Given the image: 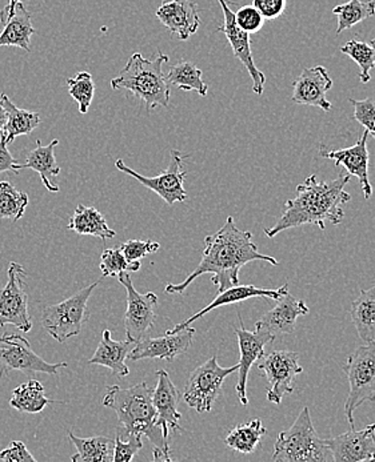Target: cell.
I'll list each match as a JSON object with an SVG mask.
<instances>
[{
	"mask_svg": "<svg viewBox=\"0 0 375 462\" xmlns=\"http://www.w3.org/2000/svg\"><path fill=\"white\" fill-rule=\"evenodd\" d=\"M16 165H18V162L11 155L7 148V143H5V137H3L0 140V173L7 172V171L18 173L16 172Z\"/></svg>",
	"mask_w": 375,
	"mask_h": 462,
	"instance_id": "45",
	"label": "cell"
},
{
	"mask_svg": "<svg viewBox=\"0 0 375 462\" xmlns=\"http://www.w3.org/2000/svg\"><path fill=\"white\" fill-rule=\"evenodd\" d=\"M370 44L371 46H373V49L375 50V39H373V41L370 42Z\"/></svg>",
	"mask_w": 375,
	"mask_h": 462,
	"instance_id": "48",
	"label": "cell"
},
{
	"mask_svg": "<svg viewBox=\"0 0 375 462\" xmlns=\"http://www.w3.org/2000/svg\"><path fill=\"white\" fill-rule=\"evenodd\" d=\"M368 131H363L362 136L358 139L354 145L342 150H327L326 145L322 144L319 148L322 158L330 159L334 162L337 167L342 165L346 168L350 176H355L360 180L365 199H370L373 195L370 178H369V151H368Z\"/></svg>",
	"mask_w": 375,
	"mask_h": 462,
	"instance_id": "18",
	"label": "cell"
},
{
	"mask_svg": "<svg viewBox=\"0 0 375 462\" xmlns=\"http://www.w3.org/2000/svg\"><path fill=\"white\" fill-rule=\"evenodd\" d=\"M237 371L238 364L230 368H223L218 364L217 356L209 358L190 374L189 381L184 386V402L190 408L195 409L198 413L211 411L222 392L223 383Z\"/></svg>",
	"mask_w": 375,
	"mask_h": 462,
	"instance_id": "8",
	"label": "cell"
},
{
	"mask_svg": "<svg viewBox=\"0 0 375 462\" xmlns=\"http://www.w3.org/2000/svg\"><path fill=\"white\" fill-rule=\"evenodd\" d=\"M298 361V352L291 351H274L260 358L258 368L270 383L268 402L279 405L285 396L293 393L294 381L304 372Z\"/></svg>",
	"mask_w": 375,
	"mask_h": 462,
	"instance_id": "13",
	"label": "cell"
},
{
	"mask_svg": "<svg viewBox=\"0 0 375 462\" xmlns=\"http://www.w3.org/2000/svg\"><path fill=\"white\" fill-rule=\"evenodd\" d=\"M67 86H69L70 97L80 106V114H87L95 95V84L92 75L87 71L78 72L75 77L67 79Z\"/></svg>",
	"mask_w": 375,
	"mask_h": 462,
	"instance_id": "37",
	"label": "cell"
},
{
	"mask_svg": "<svg viewBox=\"0 0 375 462\" xmlns=\"http://www.w3.org/2000/svg\"><path fill=\"white\" fill-rule=\"evenodd\" d=\"M166 79L182 91H195L201 97H206L209 92V86L202 79V71L192 61H179L170 69Z\"/></svg>",
	"mask_w": 375,
	"mask_h": 462,
	"instance_id": "33",
	"label": "cell"
},
{
	"mask_svg": "<svg viewBox=\"0 0 375 462\" xmlns=\"http://www.w3.org/2000/svg\"><path fill=\"white\" fill-rule=\"evenodd\" d=\"M273 461L276 462H334L326 439H322L312 421L309 408L302 409L290 430L277 437Z\"/></svg>",
	"mask_w": 375,
	"mask_h": 462,
	"instance_id": "5",
	"label": "cell"
},
{
	"mask_svg": "<svg viewBox=\"0 0 375 462\" xmlns=\"http://www.w3.org/2000/svg\"><path fill=\"white\" fill-rule=\"evenodd\" d=\"M120 284L126 290V301L127 310L125 313V332L127 340L133 343L148 337L155 324V308L158 305V296L155 293H139L131 282L127 273L117 274Z\"/></svg>",
	"mask_w": 375,
	"mask_h": 462,
	"instance_id": "11",
	"label": "cell"
},
{
	"mask_svg": "<svg viewBox=\"0 0 375 462\" xmlns=\"http://www.w3.org/2000/svg\"><path fill=\"white\" fill-rule=\"evenodd\" d=\"M309 313V307L304 300H296L287 291L277 300L273 310L266 312L256 323V329L265 330L273 336L290 335L295 330L296 320Z\"/></svg>",
	"mask_w": 375,
	"mask_h": 462,
	"instance_id": "22",
	"label": "cell"
},
{
	"mask_svg": "<svg viewBox=\"0 0 375 462\" xmlns=\"http://www.w3.org/2000/svg\"><path fill=\"white\" fill-rule=\"evenodd\" d=\"M66 366L67 363H47L33 351L30 341L23 336L15 333L0 336V381L14 371L58 376L59 369Z\"/></svg>",
	"mask_w": 375,
	"mask_h": 462,
	"instance_id": "9",
	"label": "cell"
},
{
	"mask_svg": "<svg viewBox=\"0 0 375 462\" xmlns=\"http://www.w3.org/2000/svg\"><path fill=\"white\" fill-rule=\"evenodd\" d=\"M169 56L156 52L153 59L136 52L116 79L111 80L114 89H127L142 100L147 111L170 106V84L164 72V64Z\"/></svg>",
	"mask_w": 375,
	"mask_h": 462,
	"instance_id": "4",
	"label": "cell"
},
{
	"mask_svg": "<svg viewBox=\"0 0 375 462\" xmlns=\"http://www.w3.org/2000/svg\"><path fill=\"white\" fill-rule=\"evenodd\" d=\"M287 0H253V5L267 21L279 18L286 10Z\"/></svg>",
	"mask_w": 375,
	"mask_h": 462,
	"instance_id": "44",
	"label": "cell"
},
{
	"mask_svg": "<svg viewBox=\"0 0 375 462\" xmlns=\"http://www.w3.org/2000/svg\"><path fill=\"white\" fill-rule=\"evenodd\" d=\"M154 389L139 383L130 388L108 386L102 399L105 407L116 411L126 437H147L154 445V460L172 461L169 441L156 425V411L153 404Z\"/></svg>",
	"mask_w": 375,
	"mask_h": 462,
	"instance_id": "3",
	"label": "cell"
},
{
	"mask_svg": "<svg viewBox=\"0 0 375 462\" xmlns=\"http://www.w3.org/2000/svg\"><path fill=\"white\" fill-rule=\"evenodd\" d=\"M99 282L100 280H98L94 284L78 291L71 298L44 308L42 326L58 343H64L82 332L83 326L91 318L87 302Z\"/></svg>",
	"mask_w": 375,
	"mask_h": 462,
	"instance_id": "6",
	"label": "cell"
},
{
	"mask_svg": "<svg viewBox=\"0 0 375 462\" xmlns=\"http://www.w3.org/2000/svg\"><path fill=\"white\" fill-rule=\"evenodd\" d=\"M134 346H136V343L130 340H114L110 330L106 329L103 332L102 340H100L97 351L87 361V364L89 365L105 366V368L110 369L117 379H125V377L130 374L128 366L126 365V360H127L128 354H130Z\"/></svg>",
	"mask_w": 375,
	"mask_h": 462,
	"instance_id": "24",
	"label": "cell"
},
{
	"mask_svg": "<svg viewBox=\"0 0 375 462\" xmlns=\"http://www.w3.org/2000/svg\"><path fill=\"white\" fill-rule=\"evenodd\" d=\"M334 462L375 461V424L326 439Z\"/></svg>",
	"mask_w": 375,
	"mask_h": 462,
	"instance_id": "19",
	"label": "cell"
},
{
	"mask_svg": "<svg viewBox=\"0 0 375 462\" xmlns=\"http://www.w3.org/2000/svg\"><path fill=\"white\" fill-rule=\"evenodd\" d=\"M29 203L30 199L26 192L16 189L10 181H0V220H21Z\"/></svg>",
	"mask_w": 375,
	"mask_h": 462,
	"instance_id": "35",
	"label": "cell"
},
{
	"mask_svg": "<svg viewBox=\"0 0 375 462\" xmlns=\"http://www.w3.org/2000/svg\"><path fill=\"white\" fill-rule=\"evenodd\" d=\"M350 103L354 107V119L375 139V100L350 99Z\"/></svg>",
	"mask_w": 375,
	"mask_h": 462,
	"instance_id": "39",
	"label": "cell"
},
{
	"mask_svg": "<svg viewBox=\"0 0 375 462\" xmlns=\"http://www.w3.org/2000/svg\"><path fill=\"white\" fill-rule=\"evenodd\" d=\"M8 282L0 290V327L14 326L21 332L33 329L27 295V273L18 263L8 265Z\"/></svg>",
	"mask_w": 375,
	"mask_h": 462,
	"instance_id": "10",
	"label": "cell"
},
{
	"mask_svg": "<svg viewBox=\"0 0 375 462\" xmlns=\"http://www.w3.org/2000/svg\"><path fill=\"white\" fill-rule=\"evenodd\" d=\"M70 441L77 448V453L71 456L72 462H113L114 439L108 437H89L80 439L70 430Z\"/></svg>",
	"mask_w": 375,
	"mask_h": 462,
	"instance_id": "30",
	"label": "cell"
},
{
	"mask_svg": "<svg viewBox=\"0 0 375 462\" xmlns=\"http://www.w3.org/2000/svg\"><path fill=\"white\" fill-rule=\"evenodd\" d=\"M349 380V394L345 402L347 422L354 430L355 409L365 402H375V343L355 349L342 366Z\"/></svg>",
	"mask_w": 375,
	"mask_h": 462,
	"instance_id": "7",
	"label": "cell"
},
{
	"mask_svg": "<svg viewBox=\"0 0 375 462\" xmlns=\"http://www.w3.org/2000/svg\"><path fill=\"white\" fill-rule=\"evenodd\" d=\"M350 315L361 340L375 343V285L362 291L352 301Z\"/></svg>",
	"mask_w": 375,
	"mask_h": 462,
	"instance_id": "28",
	"label": "cell"
},
{
	"mask_svg": "<svg viewBox=\"0 0 375 462\" xmlns=\"http://www.w3.org/2000/svg\"><path fill=\"white\" fill-rule=\"evenodd\" d=\"M155 15L181 41L190 39L201 26L200 11L192 0H164Z\"/></svg>",
	"mask_w": 375,
	"mask_h": 462,
	"instance_id": "21",
	"label": "cell"
},
{
	"mask_svg": "<svg viewBox=\"0 0 375 462\" xmlns=\"http://www.w3.org/2000/svg\"><path fill=\"white\" fill-rule=\"evenodd\" d=\"M234 16L238 26L248 33L258 32V31L262 30L263 23H265V18L260 15L259 11L254 5L240 7L234 14Z\"/></svg>",
	"mask_w": 375,
	"mask_h": 462,
	"instance_id": "41",
	"label": "cell"
},
{
	"mask_svg": "<svg viewBox=\"0 0 375 462\" xmlns=\"http://www.w3.org/2000/svg\"><path fill=\"white\" fill-rule=\"evenodd\" d=\"M333 13L337 15L338 27L337 35L342 31L354 27L355 24L366 21L375 15V5L371 2H361V0H350L343 5L333 8Z\"/></svg>",
	"mask_w": 375,
	"mask_h": 462,
	"instance_id": "34",
	"label": "cell"
},
{
	"mask_svg": "<svg viewBox=\"0 0 375 462\" xmlns=\"http://www.w3.org/2000/svg\"><path fill=\"white\" fill-rule=\"evenodd\" d=\"M41 140L36 142V147L31 150L27 155L26 164L16 165V172L22 170H33L41 176L44 189L50 192H59L57 178L61 173L54 150L59 144V140L54 139L49 145H42Z\"/></svg>",
	"mask_w": 375,
	"mask_h": 462,
	"instance_id": "25",
	"label": "cell"
},
{
	"mask_svg": "<svg viewBox=\"0 0 375 462\" xmlns=\"http://www.w3.org/2000/svg\"><path fill=\"white\" fill-rule=\"evenodd\" d=\"M141 270V262H128L120 248L106 249L100 256V271L103 277H113L122 273H136Z\"/></svg>",
	"mask_w": 375,
	"mask_h": 462,
	"instance_id": "38",
	"label": "cell"
},
{
	"mask_svg": "<svg viewBox=\"0 0 375 462\" xmlns=\"http://www.w3.org/2000/svg\"><path fill=\"white\" fill-rule=\"evenodd\" d=\"M371 2H373V3H374V5H375V0H371Z\"/></svg>",
	"mask_w": 375,
	"mask_h": 462,
	"instance_id": "49",
	"label": "cell"
},
{
	"mask_svg": "<svg viewBox=\"0 0 375 462\" xmlns=\"http://www.w3.org/2000/svg\"><path fill=\"white\" fill-rule=\"evenodd\" d=\"M262 260L271 265H278L279 260L268 254H260L258 246L253 242V234L240 231L234 218L228 217L222 228L204 239V251L200 265L179 284H169L166 293L181 295L198 277L212 274V284L218 292L229 290L239 284V271L248 263Z\"/></svg>",
	"mask_w": 375,
	"mask_h": 462,
	"instance_id": "1",
	"label": "cell"
},
{
	"mask_svg": "<svg viewBox=\"0 0 375 462\" xmlns=\"http://www.w3.org/2000/svg\"><path fill=\"white\" fill-rule=\"evenodd\" d=\"M341 52L355 61L360 66V79L363 84L370 82V71L375 67V50L373 46L365 42L352 41L347 42L345 46L341 49Z\"/></svg>",
	"mask_w": 375,
	"mask_h": 462,
	"instance_id": "36",
	"label": "cell"
},
{
	"mask_svg": "<svg viewBox=\"0 0 375 462\" xmlns=\"http://www.w3.org/2000/svg\"><path fill=\"white\" fill-rule=\"evenodd\" d=\"M52 400L47 399L44 393V386L41 381L31 379L22 385L16 386L13 392V399L10 400V405L22 413H41L49 404H52Z\"/></svg>",
	"mask_w": 375,
	"mask_h": 462,
	"instance_id": "31",
	"label": "cell"
},
{
	"mask_svg": "<svg viewBox=\"0 0 375 462\" xmlns=\"http://www.w3.org/2000/svg\"><path fill=\"white\" fill-rule=\"evenodd\" d=\"M22 0H8L7 5H5V7L3 8L2 11H0V22H2L3 24L5 23V22L8 21V19L13 16L14 11H15L16 5L18 3H21Z\"/></svg>",
	"mask_w": 375,
	"mask_h": 462,
	"instance_id": "46",
	"label": "cell"
},
{
	"mask_svg": "<svg viewBox=\"0 0 375 462\" xmlns=\"http://www.w3.org/2000/svg\"><path fill=\"white\" fill-rule=\"evenodd\" d=\"M0 102L7 112L5 125V137L7 145L13 144L19 136L30 135L41 125L38 112L22 109L14 105L7 94H0Z\"/></svg>",
	"mask_w": 375,
	"mask_h": 462,
	"instance_id": "27",
	"label": "cell"
},
{
	"mask_svg": "<svg viewBox=\"0 0 375 462\" xmlns=\"http://www.w3.org/2000/svg\"><path fill=\"white\" fill-rule=\"evenodd\" d=\"M239 319V327H234L235 335L238 338V346H239L240 360L238 363V380L235 389H237L238 399L240 404L248 405V374L254 364L259 363L260 358L265 356V346L267 344L273 343L276 336L271 333L265 332V330L246 329L243 326L242 318L238 315Z\"/></svg>",
	"mask_w": 375,
	"mask_h": 462,
	"instance_id": "14",
	"label": "cell"
},
{
	"mask_svg": "<svg viewBox=\"0 0 375 462\" xmlns=\"http://www.w3.org/2000/svg\"><path fill=\"white\" fill-rule=\"evenodd\" d=\"M0 460L5 462H36V458L22 441H13L10 447L0 452Z\"/></svg>",
	"mask_w": 375,
	"mask_h": 462,
	"instance_id": "43",
	"label": "cell"
},
{
	"mask_svg": "<svg viewBox=\"0 0 375 462\" xmlns=\"http://www.w3.org/2000/svg\"><path fill=\"white\" fill-rule=\"evenodd\" d=\"M5 120H7V112L3 107L2 102H0V140L5 137Z\"/></svg>",
	"mask_w": 375,
	"mask_h": 462,
	"instance_id": "47",
	"label": "cell"
},
{
	"mask_svg": "<svg viewBox=\"0 0 375 462\" xmlns=\"http://www.w3.org/2000/svg\"><path fill=\"white\" fill-rule=\"evenodd\" d=\"M350 179L349 173L332 181H319L315 175L307 176L296 187L295 198L285 203L282 217L271 228L265 229L266 236L274 239L281 232L305 224H314L321 229H326L327 221L340 226L345 217L343 206L352 199L345 190Z\"/></svg>",
	"mask_w": 375,
	"mask_h": 462,
	"instance_id": "2",
	"label": "cell"
},
{
	"mask_svg": "<svg viewBox=\"0 0 375 462\" xmlns=\"http://www.w3.org/2000/svg\"><path fill=\"white\" fill-rule=\"evenodd\" d=\"M197 330L187 327L175 333H166L162 337H145L138 341L128 354V360L138 361L145 358H161L173 361V358L186 354L192 346Z\"/></svg>",
	"mask_w": 375,
	"mask_h": 462,
	"instance_id": "16",
	"label": "cell"
},
{
	"mask_svg": "<svg viewBox=\"0 0 375 462\" xmlns=\"http://www.w3.org/2000/svg\"><path fill=\"white\" fill-rule=\"evenodd\" d=\"M127 439V441H125L122 436L117 433L116 439H114V444H116V447H114V462H130L144 448L141 436H130Z\"/></svg>",
	"mask_w": 375,
	"mask_h": 462,
	"instance_id": "40",
	"label": "cell"
},
{
	"mask_svg": "<svg viewBox=\"0 0 375 462\" xmlns=\"http://www.w3.org/2000/svg\"><path fill=\"white\" fill-rule=\"evenodd\" d=\"M218 2H220V7H222L225 23L218 28L217 32L225 33L235 58L248 69L251 79H253L254 94L262 95L263 89H265L266 77L262 71L257 69L256 61H254L253 51H251L250 33L246 32V31L238 26L237 22H235L234 13H232L228 0H218Z\"/></svg>",
	"mask_w": 375,
	"mask_h": 462,
	"instance_id": "15",
	"label": "cell"
},
{
	"mask_svg": "<svg viewBox=\"0 0 375 462\" xmlns=\"http://www.w3.org/2000/svg\"><path fill=\"white\" fill-rule=\"evenodd\" d=\"M189 156L182 155L179 151L172 150L169 168L156 175L155 178H145L141 173L136 172L128 165H126L122 159H117L116 167L120 172H125L126 175H130L131 178L144 184L145 189L161 196L169 206H173L175 203H183L187 199V192L183 187L187 175L186 171H183V162Z\"/></svg>",
	"mask_w": 375,
	"mask_h": 462,
	"instance_id": "12",
	"label": "cell"
},
{
	"mask_svg": "<svg viewBox=\"0 0 375 462\" xmlns=\"http://www.w3.org/2000/svg\"><path fill=\"white\" fill-rule=\"evenodd\" d=\"M69 229L80 235H91L102 240H111L117 232L108 226L105 217L94 207L78 206L69 224Z\"/></svg>",
	"mask_w": 375,
	"mask_h": 462,
	"instance_id": "29",
	"label": "cell"
},
{
	"mask_svg": "<svg viewBox=\"0 0 375 462\" xmlns=\"http://www.w3.org/2000/svg\"><path fill=\"white\" fill-rule=\"evenodd\" d=\"M35 33L31 14L23 3H18L13 16L5 23L0 33V47H18L24 51H31V36Z\"/></svg>",
	"mask_w": 375,
	"mask_h": 462,
	"instance_id": "26",
	"label": "cell"
},
{
	"mask_svg": "<svg viewBox=\"0 0 375 462\" xmlns=\"http://www.w3.org/2000/svg\"><path fill=\"white\" fill-rule=\"evenodd\" d=\"M287 291H289V284H287V282H285L281 288H277V290H267V288H259L256 287V285H234V287L218 293L217 298L212 300L207 307H204L200 312L192 315V318L187 319L183 323L176 324L173 329L167 330L166 333H175L178 332V330L184 329V328L192 326L198 319L203 318L204 315L211 312L212 310H217V308L225 307V305L238 304V302H243L246 301V300L254 298H267L276 300L277 301V300L284 296Z\"/></svg>",
	"mask_w": 375,
	"mask_h": 462,
	"instance_id": "23",
	"label": "cell"
},
{
	"mask_svg": "<svg viewBox=\"0 0 375 462\" xmlns=\"http://www.w3.org/2000/svg\"><path fill=\"white\" fill-rule=\"evenodd\" d=\"M119 248L128 262H138L142 257L158 251L161 245H159V243L151 242V240H145V242L128 240V242L120 245Z\"/></svg>",
	"mask_w": 375,
	"mask_h": 462,
	"instance_id": "42",
	"label": "cell"
},
{
	"mask_svg": "<svg viewBox=\"0 0 375 462\" xmlns=\"http://www.w3.org/2000/svg\"><path fill=\"white\" fill-rule=\"evenodd\" d=\"M332 87V78L323 66L305 69L293 83V102L296 105L313 106L324 112L332 111V103L326 97Z\"/></svg>",
	"mask_w": 375,
	"mask_h": 462,
	"instance_id": "20",
	"label": "cell"
},
{
	"mask_svg": "<svg viewBox=\"0 0 375 462\" xmlns=\"http://www.w3.org/2000/svg\"><path fill=\"white\" fill-rule=\"evenodd\" d=\"M156 385L153 392V404L156 411V425L162 430L164 439L169 441L170 432H183L179 425L182 414L178 405L181 402V392L170 379L169 374L164 369L156 371Z\"/></svg>",
	"mask_w": 375,
	"mask_h": 462,
	"instance_id": "17",
	"label": "cell"
},
{
	"mask_svg": "<svg viewBox=\"0 0 375 462\" xmlns=\"http://www.w3.org/2000/svg\"><path fill=\"white\" fill-rule=\"evenodd\" d=\"M266 432L267 430L263 427L262 421L259 419H253L232 428L225 439V444L235 452L250 455L257 449Z\"/></svg>",
	"mask_w": 375,
	"mask_h": 462,
	"instance_id": "32",
	"label": "cell"
}]
</instances>
